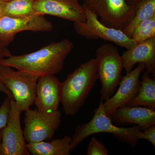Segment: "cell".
Returning <instances> with one entry per match:
<instances>
[{"label": "cell", "mask_w": 155, "mask_h": 155, "mask_svg": "<svg viewBox=\"0 0 155 155\" xmlns=\"http://www.w3.org/2000/svg\"><path fill=\"white\" fill-rule=\"evenodd\" d=\"M61 83L55 75H43L39 78L34 102L38 111L58 110L61 102Z\"/></svg>", "instance_id": "cell-13"}, {"label": "cell", "mask_w": 155, "mask_h": 155, "mask_svg": "<svg viewBox=\"0 0 155 155\" xmlns=\"http://www.w3.org/2000/svg\"><path fill=\"white\" fill-rule=\"evenodd\" d=\"M83 8L94 12L106 26L122 30L135 14L136 6L125 0H82Z\"/></svg>", "instance_id": "cell-6"}, {"label": "cell", "mask_w": 155, "mask_h": 155, "mask_svg": "<svg viewBox=\"0 0 155 155\" xmlns=\"http://www.w3.org/2000/svg\"><path fill=\"white\" fill-rule=\"evenodd\" d=\"M3 1H5V2H8V1H11V0H3Z\"/></svg>", "instance_id": "cell-29"}, {"label": "cell", "mask_w": 155, "mask_h": 155, "mask_svg": "<svg viewBox=\"0 0 155 155\" xmlns=\"http://www.w3.org/2000/svg\"><path fill=\"white\" fill-rule=\"evenodd\" d=\"M137 139L138 140L141 139H144L150 142L154 147H155V126L147 128L145 130H142L140 132Z\"/></svg>", "instance_id": "cell-23"}, {"label": "cell", "mask_w": 155, "mask_h": 155, "mask_svg": "<svg viewBox=\"0 0 155 155\" xmlns=\"http://www.w3.org/2000/svg\"><path fill=\"white\" fill-rule=\"evenodd\" d=\"M12 55L10 51L5 46L0 42V60L4 58H8Z\"/></svg>", "instance_id": "cell-24"}, {"label": "cell", "mask_w": 155, "mask_h": 155, "mask_svg": "<svg viewBox=\"0 0 155 155\" xmlns=\"http://www.w3.org/2000/svg\"><path fill=\"white\" fill-rule=\"evenodd\" d=\"M72 141V137L65 136L50 142L27 143V147L28 152L33 155H69Z\"/></svg>", "instance_id": "cell-16"}, {"label": "cell", "mask_w": 155, "mask_h": 155, "mask_svg": "<svg viewBox=\"0 0 155 155\" xmlns=\"http://www.w3.org/2000/svg\"><path fill=\"white\" fill-rule=\"evenodd\" d=\"M35 0H11L6 2L5 16L22 17L36 15L34 8Z\"/></svg>", "instance_id": "cell-19"}, {"label": "cell", "mask_w": 155, "mask_h": 155, "mask_svg": "<svg viewBox=\"0 0 155 155\" xmlns=\"http://www.w3.org/2000/svg\"><path fill=\"white\" fill-rule=\"evenodd\" d=\"M95 55L98 79L101 84V99L105 101L115 93L120 82L123 61L118 48L110 43L99 47Z\"/></svg>", "instance_id": "cell-4"}, {"label": "cell", "mask_w": 155, "mask_h": 155, "mask_svg": "<svg viewBox=\"0 0 155 155\" xmlns=\"http://www.w3.org/2000/svg\"><path fill=\"white\" fill-rule=\"evenodd\" d=\"M141 79L138 93L127 105L143 106L155 110L154 78L145 72Z\"/></svg>", "instance_id": "cell-17"}, {"label": "cell", "mask_w": 155, "mask_h": 155, "mask_svg": "<svg viewBox=\"0 0 155 155\" xmlns=\"http://www.w3.org/2000/svg\"><path fill=\"white\" fill-rule=\"evenodd\" d=\"M34 8L38 15H51L74 23L86 21L84 8L78 0H35Z\"/></svg>", "instance_id": "cell-12"}, {"label": "cell", "mask_w": 155, "mask_h": 155, "mask_svg": "<svg viewBox=\"0 0 155 155\" xmlns=\"http://www.w3.org/2000/svg\"><path fill=\"white\" fill-rule=\"evenodd\" d=\"M109 117L118 125H134L142 130L155 125L154 109L141 106L126 105L118 108Z\"/></svg>", "instance_id": "cell-15"}, {"label": "cell", "mask_w": 155, "mask_h": 155, "mask_svg": "<svg viewBox=\"0 0 155 155\" xmlns=\"http://www.w3.org/2000/svg\"><path fill=\"white\" fill-rule=\"evenodd\" d=\"M143 1L144 0H125L127 4L131 6H136L139 3Z\"/></svg>", "instance_id": "cell-27"}, {"label": "cell", "mask_w": 155, "mask_h": 155, "mask_svg": "<svg viewBox=\"0 0 155 155\" xmlns=\"http://www.w3.org/2000/svg\"><path fill=\"white\" fill-rule=\"evenodd\" d=\"M155 37V16L140 22L134 31L131 38L137 43Z\"/></svg>", "instance_id": "cell-20"}, {"label": "cell", "mask_w": 155, "mask_h": 155, "mask_svg": "<svg viewBox=\"0 0 155 155\" xmlns=\"http://www.w3.org/2000/svg\"><path fill=\"white\" fill-rule=\"evenodd\" d=\"M87 155H108L105 145L96 137H93L87 146Z\"/></svg>", "instance_id": "cell-21"}, {"label": "cell", "mask_w": 155, "mask_h": 155, "mask_svg": "<svg viewBox=\"0 0 155 155\" xmlns=\"http://www.w3.org/2000/svg\"><path fill=\"white\" fill-rule=\"evenodd\" d=\"M98 79L96 59H91L67 76L61 83V102L67 116H75Z\"/></svg>", "instance_id": "cell-2"}, {"label": "cell", "mask_w": 155, "mask_h": 155, "mask_svg": "<svg viewBox=\"0 0 155 155\" xmlns=\"http://www.w3.org/2000/svg\"><path fill=\"white\" fill-rule=\"evenodd\" d=\"M6 2L0 0V19L5 16V8Z\"/></svg>", "instance_id": "cell-26"}, {"label": "cell", "mask_w": 155, "mask_h": 155, "mask_svg": "<svg viewBox=\"0 0 155 155\" xmlns=\"http://www.w3.org/2000/svg\"><path fill=\"white\" fill-rule=\"evenodd\" d=\"M136 6L134 16L122 30L130 38L136 27L140 22L155 16V0H144Z\"/></svg>", "instance_id": "cell-18"}, {"label": "cell", "mask_w": 155, "mask_h": 155, "mask_svg": "<svg viewBox=\"0 0 155 155\" xmlns=\"http://www.w3.org/2000/svg\"><path fill=\"white\" fill-rule=\"evenodd\" d=\"M11 100L7 97L0 107V129H2L7 124Z\"/></svg>", "instance_id": "cell-22"}, {"label": "cell", "mask_w": 155, "mask_h": 155, "mask_svg": "<svg viewBox=\"0 0 155 155\" xmlns=\"http://www.w3.org/2000/svg\"><path fill=\"white\" fill-rule=\"evenodd\" d=\"M144 70V64H139L136 68L122 77L116 92L103 102L107 115L109 116L118 108L127 105L136 96L140 87V77Z\"/></svg>", "instance_id": "cell-11"}, {"label": "cell", "mask_w": 155, "mask_h": 155, "mask_svg": "<svg viewBox=\"0 0 155 155\" xmlns=\"http://www.w3.org/2000/svg\"><path fill=\"white\" fill-rule=\"evenodd\" d=\"M38 75L0 65V81L12 93L14 101L22 112H25L34 104L36 96Z\"/></svg>", "instance_id": "cell-5"}, {"label": "cell", "mask_w": 155, "mask_h": 155, "mask_svg": "<svg viewBox=\"0 0 155 155\" xmlns=\"http://www.w3.org/2000/svg\"><path fill=\"white\" fill-rule=\"evenodd\" d=\"M123 69L127 73L137 64L145 65V72L155 76V37L127 49L122 56Z\"/></svg>", "instance_id": "cell-14"}, {"label": "cell", "mask_w": 155, "mask_h": 155, "mask_svg": "<svg viewBox=\"0 0 155 155\" xmlns=\"http://www.w3.org/2000/svg\"><path fill=\"white\" fill-rule=\"evenodd\" d=\"M104 101L101 99L98 107L90 122L78 125L72 137V151L88 137L98 133H106L113 134L122 142L135 147L138 143L137 139L141 128L137 125L125 127L116 126L110 118L107 115L103 107Z\"/></svg>", "instance_id": "cell-3"}, {"label": "cell", "mask_w": 155, "mask_h": 155, "mask_svg": "<svg viewBox=\"0 0 155 155\" xmlns=\"http://www.w3.org/2000/svg\"><path fill=\"white\" fill-rule=\"evenodd\" d=\"M22 111L14 100L11 101L7 124L2 133V155H29L20 124Z\"/></svg>", "instance_id": "cell-10"}, {"label": "cell", "mask_w": 155, "mask_h": 155, "mask_svg": "<svg viewBox=\"0 0 155 155\" xmlns=\"http://www.w3.org/2000/svg\"><path fill=\"white\" fill-rule=\"evenodd\" d=\"M0 92L5 94L7 97L9 98L11 101L14 100L12 93L4 85V84L1 81H0Z\"/></svg>", "instance_id": "cell-25"}, {"label": "cell", "mask_w": 155, "mask_h": 155, "mask_svg": "<svg viewBox=\"0 0 155 155\" xmlns=\"http://www.w3.org/2000/svg\"><path fill=\"white\" fill-rule=\"evenodd\" d=\"M25 116L23 134L28 143L51 140L61 125V112L58 110L44 112L29 109Z\"/></svg>", "instance_id": "cell-7"}, {"label": "cell", "mask_w": 155, "mask_h": 155, "mask_svg": "<svg viewBox=\"0 0 155 155\" xmlns=\"http://www.w3.org/2000/svg\"><path fill=\"white\" fill-rule=\"evenodd\" d=\"M74 45L68 39L51 43L34 52L11 55L0 60V65L38 75H54L61 72Z\"/></svg>", "instance_id": "cell-1"}, {"label": "cell", "mask_w": 155, "mask_h": 155, "mask_svg": "<svg viewBox=\"0 0 155 155\" xmlns=\"http://www.w3.org/2000/svg\"><path fill=\"white\" fill-rule=\"evenodd\" d=\"M84 9L86 16L85 22L74 23L75 30L81 36L87 39H101L114 43L126 50L136 44L134 40L127 36L122 30L106 26L98 20L96 14Z\"/></svg>", "instance_id": "cell-8"}, {"label": "cell", "mask_w": 155, "mask_h": 155, "mask_svg": "<svg viewBox=\"0 0 155 155\" xmlns=\"http://www.w3.org/2000/svg\"><path fill=\"white\" fill-rule=\"evenodd\" d=\"M2 129H0V155H2Z\"/></svg>", "instance_id": "cell-28"}, {"label": "cell", "mask_w": 155, "mask_h": 155, "mask_svg": "<svg viewBox=\"0 0 155 155\" xmlns=\"http://www.w3.org/2000/svg\"><path fill=\"white\" fill-rule=\"evenodd\" d=\"M53 28V23L44 15L36 14L22 17L4 16L0 19V42L7 46L19 32L25 31L45 32Z\"/></svg>", "instance_id": "cell-9"}]
</instances>
